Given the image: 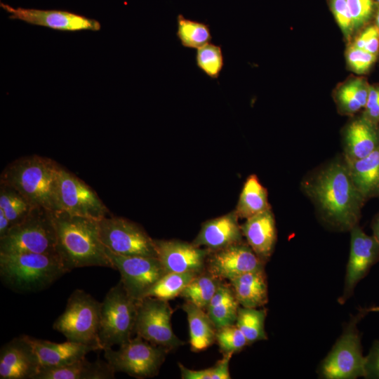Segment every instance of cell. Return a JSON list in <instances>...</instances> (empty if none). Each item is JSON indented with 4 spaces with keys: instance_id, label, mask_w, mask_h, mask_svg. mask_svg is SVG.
<instances>
[{
    "instance_id": "cell-42",
    "label": "cell",
    "mask_w": 379,
    "mask_h": 379,
    "mask_svg": "<svg viewBox=\"0 0 379 379\" xmlns=\"http://www.w3.org/2000/svg\"><path fill=\"white\" fill-rule=\"evenodd\" d=\"M234 354H224L223 357L213 366V379H230L231 378L229 364Z\"/></svg>"
},
{
    "instance_id": "cell-30",
    "label": "cell",
    "mask_w": 379,
    "mask_h": 379,
    "mask_svg": "<svg viewBox=\"0 0 379 379\" xmlns=\"http://www.w3.org/2000/svg\"><path fill=\"white\" fill-rule=\"evenodd\" d=\"M370 86L364 78L354 79L343 84L337 91L335 100L341 114L353 115L364 108Z\"/></svg>"
},
{
    "instance_id": "cell-36",
    "label": "cell",
    "mask_w": 379,
    "mask_h": 379,
    "mask_svg": "<svg viewBox=\"0 0 379 379\" xmlns=\"http://www.w3.org/2000/svg\"><path fill=\"white\" fill-rule=\"evenodd\" d=\"M215 341L224 354L239 352L249 345L236 324L216 329Z\"/></svg>"
},
{
    "instance_id": "cell-12",
    "label": "cell",
    "mask_w": 379,
    "mask_h": 379,
    "mask_svg": "<svg viewBox=\"0 0 379 379\" xmlns=\"http://www.w3.org/2000/svg\"><path fill=\"white\" fill-rule=\"evenodd\" d=\"M173 311L168 301L145 297L137 301L134 332L144 340L168 350L184 344L173 333Z\"/></svg>"
},
{
    "instance_id": "cell-47",
    "label": "cell",
    "mask_w": 379,
    "mask_h": 379,
    "mask_svg": "<svg viewBox=\"0 0 379 379\" xmlns=\"http://www.w3.org/2000/svg\"><path fill=\"white\" fill-rule=\"evenodd\" d=\"M362 310L366 312V313L374 312H379V306H373L368 308H362Z\"/></svg>"
},
{
    "instance_id": "cell-5",
    "label": "cell",
    "mask_w": 379,
    "mask_h": 379,
    "mask_svg": "<svg viewBox=\"0 0 379 379\" xmlns=\"http://www.w3.org/2000/svg\"><path fill=\"white\" fill-rule=\"evenodd\" d=\"M56 231L53 213L33 207L0 238V253H56Z\"/></svg>"
},
{
    "instance_id": "cell-38",
    "label": "cell",
    "mask_w": 379,
    "mask_h": 379,
    "mask_svg": "<svg viewBox=\"0 0 379 379\" xmlns=\"http://www.w3.org/2000/svg\"><path fill=\"white\" fill-rule=\"evenodd\" d=\"M352 15L354 29L371 20L374 12V0H346Z\"/></svg>"
},
{
    "instance_id": "cell-43",
    "label": "cell",
    "mask_w": 379,
    "mask_h": 379,
    "mask_svg": "<svg viewBox=\"0 0 379 379\" xmlns=\"http://www.w3.org/2000/svg\"><path fill=\"white\" fill-rule=\"evenodd\" d=\"M182 379H213V366L204 369L192 370L178 364Z\"/></svg>"
},
{
    "instance_id": "cell-27",
    "label": "cell",
    "mask_w": 379,
    "mask_h": 379,
    "mask_svg": "<svg viewBox=\"0 0 379 379\" xmlns=\"http://www.w3.org/2000/svg\"><path fill=\"white\" fill-rule=\"evenodd\" d=\"M239 305L232 286L222 281L206 310L218 329L235 324Z\"/></svg>"
},
{
    "instance_id": "cell-39",
    "label": "cell",
    "mask_w": 379,
    "mask_h": 379,
    "mask_svg": "<svg viewBox=\"0 0 379 379\" xmlns=\"http://www.w3.org/2000/svg\"><path fill=\"white\" fill-rule=\"evenodd\" d=\"M331 10L343 32L349 38L355 30L354 22L346 0H331Z\"/></svg>"
},
{
    "instance_id": "cell-3",
    "label": "cell",
    "mask_w": 379,
    "mask_h": 379,
    "mask_svg": "<svg viewBox=\"0 0 379 379\" xmlns=\"http://www.w3.org/2000/svg\"><path fill=\"white\" fill-rule=\"evenodd\" d=\"M60 166L39 155L19 158L2 171L0 183L15 189L33 206L58 211L56 187Z\"/></svg>"
},
{
    "instance_id": "cell-35",
    "label": "cell",
    "mask_w": 379,
    "mask_h": 379,
    "mask_svg": "<svg viewBox=\"0 0 379 379\" xmlns=\"http://www.w3.org/2000/svg\"><path fill=\"white\" fill-rule=\"evenodd\" d=\"M195 61L204 74L210 79H218L225 65L221 46L208 43L197 49Z\"/></svg>"
},
{
    "instance_id": "cell-16",
    "label": "cell",
    "mask_w": 379,
    "mask_h": 379,
    "mask_svg": "<svg viewBox=\"0 0 379 379\" xmlns=\"http://www.w3.org/2000/svg\"><path fill=\"white\" fill-rule=\"evenodd\" d=\"M265 262L243 241L211 251L206 270L220 280L232 279L245 273L265 270Z\"/></svg>"
},
{
    "instance_id": "cell-8",
    "label": "cell",
    "mask_w": 379,
    "mask_h": 379,
    "mask_svg": "<svg viewBox=\"0 0 379 379\" xmlns=\"http://www.w3.org/2000/svg\"><path fill=\"white\" fill-rule=\"evenodd\" d=\"M101 302L81 289L74 291L68 298L65 311L53 324V328L67 340L93 345L99 347Z\"/></svg>"
},
{
    "instance_id": "cell-33",
    "label": "cell",
    "mask_w": 379,
    "mask_h": 379,
    "mask_svg": "<svg viewBox=\"0 0 379 379\" xmlns=\"http://www.w3.org/2000/svg\"><path fill=\"white\" fill-rule=\"evenodd\" d=\"M197 274V273L194 272L166 273L149 290L145 297H153L166 301L172 300L180 296L185 286Z\"/></svg>"
},
{
    "instance_id": "cell-13",
    "label": "cell",
    "mask_w": 379,
    "mask_h": 379,
    "mask_svg": "<svg viewBox=\"0 0 379 379\" xmlns=\"http://www.w3.org/2000/svg\"><path fill=\"white\" fill-rule=\"evenodd\" d=\"M105 252L113 269L119 272L120 281L124 288L136 300L144 298L149 290L166 274L157 258L117 254L106 247Z\"/></svg>"
},
{
    "instance_id": "cell-1",
    "label": "cell",
    "mask_w": 379,
    "mask_h": 379,
    "mask_svg": "<svg viewBox=\"0 0 379 379\" xmlns=\"http://www.w3.org/2000/svg\"><path fill=\"white\" fill-rule=\"evenodd\" d=\"M301 187L329 228L350 231L359 224L366 200L354 185L343 157L304 178Z\"/></svg>"
},
{
    "instance_id": "cell-6",
    "label": "cell",
    "mask_w": 379,
    "mask_h": 379,
    "mask_svg": "<svg viewBox=\"0 0 379 379\" xmlns=\"http://www.w3.org/2000/svg\"><path fill=\"white\" fill-rule=\"evenodd\" d=\"M368 314L362 308L352 316L331 350L321 361L318 372L325 379H355L366 376V357L362 354L357 324Z\"/></svg>"
},
{
    "instance_id": "cell-19",
    "label": "cell",
    "mask_w": 379,
    "mask_h": 379,
    "mask_svg": "<svg viewBox=\"0 0 379 379\" xmlns=\"http://www.w3.org/2000/svg\"><path fill=\"white\" fill-rule=\"evenodd\" d=\"M27 337L36 355L40 371L66 366L86 357V355L92 351L100 350L93 345L67 340L66 342L58 343L28 335Z\"/></svg>"
},
{
    "instance_id": "cell-11",
    "label": "cell",
    "mask_w": 379,
    "mask_h": 379,
    "mask_svg": "<svg viewBox=\"0 0 379 379\" xmlns=\"http://www.w3.org/2000/svg\"><path fill=\"white\" fill-rule=\"evenodd\" d=\"M100 239L111 251L124 255L157 258L154 240L138 224L117 216L98 221Z\"/></svg>"
},
{
    "instance_id": "cell-21",
    "label": "cell",
    "mask_w": 379,
    "mask_h": 379,
    "mask_svg": "<svg viewBox=\"0 0 379 379\" xmlns=\"http://www.w3.org/2000/svg\"><path fill=\"white\" fill-rule=\"evenodd\" d=\"M379 148V125L362 114L352 120L343 133V158L353 161Z\"/></svg>"
},
{
    "instance_id": "cell-34",
    "label": "cell",
    "mask_w": 379,
    "mask_h": 379,
    "mask_svg": "<svg viewBox=\"0 0 379 379\" xmlns=\"http://www.w3.org/2000/svg\"><path fill=\"white\" fill-rule=\"evenodd\" d=\"M33 206L15 189L1 183L0 208L11 223V226L23 219Z\"/></svg>"
},
{
    "instance_id": "cell-17",
    "label": "cell",
    "mask_w": 379,
    "mask_h": 379,
    "mask_svg": "<svg viewBox=\"0 0 379 379\" xmlns=\"http://www.w3.org/2000/svg\"><path fill=\"white\" fill-rule=\"evenodd\" d=\"M154 240L157 258L166 273L199 274L206 269L208 249L179 240Z\"/></svg>"
},
{
    "instance_id": "cell-25",
    "label": "cell",
    "mask_w": 379,
    "mask_h": 379,
    "mask_svg": "<svg viewBox=\"0 0 379 379\" xmlns=\"http://www.w3.org/2000/svg\"><path fill=\"white\" fill-rule=\"evenodd\" d=\"M346 163L354 185L365 199L379 197V148L364 158Z\"/></svg>"
},
{
    "instance_id": "cell-24",
    "label": "cell",
    "mask_w": 379,
    "mask_h": 379,
    "mask_svg": "<svg viewBox=\"0 0 379 379\" xmlns=\"http://www.w3.org/2000/svg\"><path fill=\"white\" fill-rule=\"evenodd\" d=\"M229 281L241 306L257 308L268 302L265 270L245 273Z\"/></svg>"
},
{
    "instance_id": "cell-22",
    "label": "cell",
    "mask_w": 379,
    "mask_h": 379,
    "mask_svg": "<svg viewBox=\"0 0 379 379\" xmlns=\"http://www.w3.org/2000/svg\"><path fill=\"white\" fill-rule=\"evenodd\" d=\"M243 236L255 254L265 263L272 256L277 238L272 208L246 219L241 225Z\"/></svg>"
},
{
    "instance_id": "cell-37",
    "label": "cell",
    "mask_w": 379,
    "mask_h": 379,
    "mask_svg": "<svg viewBox=\"0 0 379 379\" xmlns=\"http://www.w3.org/2000/svg\"><path fill=\"white\" fill-rule=\"evenodd\" d=\"M347 61L350 69L357 74L367 72L376 60V55L351 45L346 53Z\"/></svg>"
},
{
    "instance_id": "cell-31",
    "label": "cell",
    "mask_w": 379,
    "mask_h": 379,
    "mask_svg": "<svg viewBox=\"0 0 379 379\" xmlns=\"http://www.w3.org/2000/svg\"><path fill=\"white\" fill-rule=\"evenodd\" d=\"M176 36L183 47L191 49H198L212 39L208 24L187 18L182 14L177 16Z\"/></svg>"
},
{
    "instance_id": "cell-2",
    "label": "cell",
    "mask_w": 379,
    "mask_h": 379,
    "mask_svg": "<svg viewBox=\"0 0 379 379\" xmlns=\"http://www.w3.org/2000/svg\"><path fill=\"white\" fill-rule=\"evenodd\" d=\"M56 231V253L67 272L79 267L99 266L113 269L99 232L98 220L53 213Z\"/></svg>"
},
{
    "instance_id": "cell-26",
    "label": "cell",
    "mask_w": 379,
    "mask_h": 379,
    "mask_svg": "<svg viewBox=\"0 0 379 379\" xmlns=\"http://www.w3.org/2000/svg\"><path fill=\"white\" fill-rule=\"evenodd\" d=\"M182 309L187 314L190 343L194 352L207 349L215 341L216 328L204 310L186 302Z\"/></svg>"
},
{
    "instance_id": "cell-15",
    "label": "cell",
    "mask_w": 379,
    "mask_h": 379,
    "mask_svg": "<svg viewBox=\"0 0 379 379\" xmlns=\"http://www.w3.org/2000/svg\"><path fill=\"white\" fill-rule=\"evenodd\" d=\"M1 7L9 13V18L20 20L27 23L46 27L62 32L82 30L99 31L101 24L95 19L66 11L40 10L14 8L1 2Z\"/></svg>"
},
{
    "instance_id": "cell-49",
    "label": "cell",
    "mask_w": 379,
    "mask_h": 379,
    "mask_svg": "<svg viewBox=\"0 0 379 379\" xmlns=\"http://www.w3.org/2000/svg\"><path fill=\"white\" fill-rule=\"evenodd\" d=\"M378 4H379V0H375Z\"/></svg>"
},
{
    "instance_id": "cell-18",
    "label": "cell",
    "mask_w": 379,
    "mask_h": 379,
    "mask_svg": "<svg viewBox=\"0 0 379 379\" xmlns=\"http://www.w3.org/2000/svg\"><path fill=\"white\" fill-rule=\"evenodd\" d=\"M39 364L26 335L12 339L0 351L1 379H35Z\"/></svg>"
},
{
    "instance_id": "cell-45",
    "label": "cell",
    "mask_w": 379,
    "mask_h": 379,
    "mask_svg": "<svg viewBox=\"0 0 379 379\" xmlns=\"http://www.w3.org/2000/svg\"><path fill=\"white\" fill-rule=\"evenodd\" d=\"M11 227V223L10 220L4 211L0 208V238L6 234Z\"/></svg>"
},
{
    "instance_id": "cell-23",
    "label": "cell",
    "mask_w": 379,
    "mask_h": 379,
    "mask_svg": "<svg viewBox=\"0 0 379 379\" xmlns=\"http://www.w3.org/2000/svg\"><path fill=\"white\" fill-rule=\"evenodd\" d=\"M114 375L106 361L91 362L84 357L66 366L41 370L35 379H112Z\"/></svg>"
},
{
    "instance_id": "cell-40",
    "label": "cell",
    "mask_w": 379,
    "mask_h": 379,
    "mask_svg": "<svg viewBox=\"0 0 379 379\" xmlns=\"http://www.w3.org/2000/svg\"><path fill=\"white\" fill-rule=\"evenodd\" d=\"M352 45L376 55L379 51V29L377 26L367 27L355 38Z\"/></svg>"
},
{
    "instance_id": "cell-44",
    "label": "cell",
    "mask_w": 379,
    "mask_h": 379,
    "mask_svg": "<svg viewBox=\"0 0 379 379\" xmlns=\"http://www.w3.org/2000/svg\"><path fill=\"white\" fill-rule=\"evenodd\" d=\"M362 115L371 122L379 125V101L368 108H365Z\"/></svg>"
},
{
    "instance_id": "cell-48",
    "label": "cell",
    "mask_w": 379,
    "mask_h": 379,
    "mask_svg": "<svg viewBox=\"0 0 379 379\" xmlns=\"http://www.w3.org/2000/svg\"><path fill=\"white\" fill-rule=\"evenodd\" d=\"M375 22H376V26L379 29V8L376 11L375 13Z\"/></svg>"
},
{
    "instance_id": "cell-14",
    "label": "cell",
    "mask_w": 379,
    "mask_h": 379,
    "mask_svg": "<svg viewBox=\"0 0 379 379\" xmlns=\"http://www.w3.org/2000/svg\"><path fill=\"white\" fill-rule=\"evenodd\" d=\"M350 251L344 288L338 302L343 305L352 295L357 284L379 261V243L358 225L350 230Z\"/></svg>"
},
{
    "instance_id": "cell-10",
    "label": "cell",
    "mask_w": 379,
    "mask_h": 379,
    "mask_svg": "<svg viewBox=\"0 0 379 379\" xmlns=\"http://www.w3.org/2000/svg\"><path fill=\"white\" fill-rule=\"evenodd\" d=\"M58 211L100 220L109 211L97 193L86 183L60 167L57 180Z\"/></svg>"
},
{
    "instance_id": "cell-46",
    "label": "cell",
    "mask_w": 379,
    "mask_h": 379,
    "mask_svg": "<svg viewBox=\"0 0 379 379\" xmlns=\"http://www.w3.org/2000/svg\"><path fill=\"white\" fill-rule=\"evenodd\" d=\"M371 227L373 231V236L379 243V211L376 213L372 220Z\"/></svg>"
},
{
    "instance_id": "cell-41",
    "label": "cell",
    "mask_w": 379,
    "mask_h": 379,
    "mask_svg": "<svg viewBox=\"0 0 379 379\" xmlns=\"http://www.w3.org/2000/svg\"><path fill=\"white\" fill-rule=\"evenodd\" d=\"M366 378L379 379V340H375L366 356Z\"/></svg>"
},
{
    "instance_id": "cell-7",
    "label": "cell",
    "mask_w": 379,
    "mask_h": 379,
    "mask_svg": "<svg viewBox=\"0 0 379 379\" xmlns=\"http://www.w3.org/2000/svg\"><path fill=\"white\" fill-rule=\"evenodd\" d=\"M137 301L128 295L121 281L107 292L100 307L98 339L102 350L119 346L133 338Z\"/></svg>"
},
{
    "instance_id": "cell-4",
    "label": "cell",
    "mask_w": 379,
    "mask_h": 379,
    "mask_svg": "<svg viewBox=\"0 0 379 379\" xmlns=\"http://www.w3.org/2000/svg\"><path fill=\"white\" fill-rule=\"evenodd\" d=\"M67 273L57 253H0L2 281L18 292H35Z\"/></svg>"
},
{
    "instance_id": "cell-9",
    "label": "cell",
    "mask_w": 379,
    "mask_h": 379,
    "mask_svg": "<svg viewBox=\"0 0 379 379\" xmlns=\"http://www.w3.org/2000/svg\"><path fill=\"white\" fill-rule=\"evenodd\" d=\"M104 350L105 361L114 372H123L136 378L157 375L169 351L136 335L128 342Z\"/></svg>"
},
{
    "instance_id": "cell-20",
    "label": "cell",
    "mask_w": 379,
    "mask_h": 379,
    "mask_svg": "<svg viewBox=\"0 0 379 379\" xmlns=\"http://www.w3.org/2000/svg\"><path fill=\"white\" fill-rule=\"evenodd\" d=\"M238 219L234 211L206 221L192 243L211 252L243 241L244 236Z\"/></svg>"
},
{
    "instance_id": "cell-28",
    "label": "cell",
    "mask_w": 379,
    "mask_h": 379,
    "mask_svg": "<svg viewBox=\"0 0 379 379\" xmlns=\"http://www.w3.org/2000/svg\"><path fill=\"white\" fill-rule=\"evenodd\" d=\"M269 208L271 206L267 189L257 175H250L244 184L234 210L239 218L247 219Z\"/></svg>"
},
{
    "instance_id": "cell-32",
    "label": "cell",
    "mask_w": 379,
    "mask_h": 379,
    "mask_svg": "<svg viewBox=\"0 0 379 379\" xmlns=\"http://www.w3.org/2000/svg\"><path fill=\"white\" fill-rule=\"evenodd\" d=\"M266 309L239 307L235 324L246 337L248 344L267 339L265 329Z\"/></svg>"
},
{
    "instance_id": "cell-29",
    "label": "cell",
    "mask_w": 379,
    "mask_h": 379,
    "mask_svg": "<svg viewBox=\"0 0 379 379\" xmlns=\"http://www.w3.org/2000/svg\"><path fill=\"white\" fill-rule=\"evenodd\" d=\"M222 281L206 269L190 281L180 296L206 310Z\"/></svg>"
}]
</instances>
